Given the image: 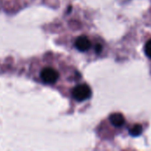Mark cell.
I'll return each mask as SVG.
<instances>
[{
  "label": "cell",
  "instance_id": "1",
  "mask_svg": "<svg viewBox=\"0 0 151 151\" xmlns=\"http://www.w3.org/2000/svg\"><path fill=\"white\" fill-rule=\"evenodd\" d=\"M91 88L87 84H80L73 89V96L79 102L85 101L91 96Z\"/></svg>",
  "mask_w": 151,
  "mask_h": 151
},
{
  "label": "cell",
  "instance_id": "2",
  "mask_svg": "<svg viewBox=\"0 0 151 151\" xmlns=\"http://www.w3.org/2000/svg\"><path fill=\"white\" fill-rule=\"evenodd\" d=\"M58 77H59L58 73L55 69L50 67H46L42 69L41 72V78L42 81L45 83H49V84L55 83L58 81Z\"/></svg>",
  "mask_w": 151,
  "mask_h": 151
},
{
  "label": "cell",
  "instance_id": "3",
  "mask_svg": "<svg viewBox=\"0 0 151 151\" xmlns=\"http://www.w3.org/2000/svg\"><path fill=\"white\" fill-rule=\"evenodd\" d=\"M74 45H75V47H76V49L78 50H80L81 52H84V51L88 50L91 48V42L87 36L81 35V36H79L75 40Z\"/></svg>",
  "mask_w": 151,
  "mask_h": 151
},
{
  "label": "cell",
  "instance_id": "4",
  "mask_svg": "<svg viewBox=\"0 0 151 151\" xmlns=\"http://www.w3.org/2000/svg\"><path fill=\"white\" fill-rule=\"evenodd\" d=\"M109 119H110L111 124L116 127H121L126 123V119H125L124 116L119 112L118 113H112L110 116Z\"/></svg>",
  "mask_w": 151,
  "mask_h": 151
},
{
  "label": "cell",
  "instance_id": "5",
  "mask_svg": "<svg viewBox=\"0 0 151 151\" xmlns=\"http://www.w3.org/2000/svg\"><path fill=\"white\" fill-rule=\"evenodd\" d=\"M142 125H134L131 129H130V131H129V134H130V135H132V136H134V137H137V136H139V135H141L142 134Z\"/></svg>",
  "mask_w": 151,
  "mask_h": 151
},
{
  "label": "cell",
  "instance_id": "6",
  "mask_svg": "<svg viewBox=\"0 0 151 151\" xmlns=\"http://www.w3.org/2000/svg\"><path fill=\"white\" fill-rule=\"evenodd\" d=\"M145 53L150 58H151V39L149 40L145 44Z\"/></svg>",
  "mask_w": 151,
  "mask_h": 151
},
{
  "label": "cell",
  "instance_id": "7",
  "mask_svg": "<svg viewBox=\"0 0 151 151\" xmlns=\"http://www.w3.org/2000/svg\"><path fill=\"white\" fill-rule=\"evenodd\" d=\"M96 53H100L102 51V45L101 44H97L96 46Z\"/></svg>",
  "mask_w": 151,
  "mask_h": 151
}]
</instances>
